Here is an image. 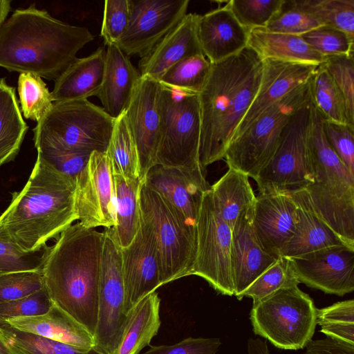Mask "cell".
Listing matches in <instances>:
<instances>
[{
    "label": "cell",
    "instance_id": "1",
    "mask_svg": "<svg viewBox=\"0 0 354 354\" xmlns=\"http://www.w3.org/2000/svg\"><path fill=\"white\" fill-rule=\"evenodd\" d=\"M93 39L87 28L62 21L34 5L19 8L0 28V66L55 80Z\"/></svg>",
    "mask_w": 354,
    "mask_h": 354
},
{
    "label": "cell",
    "instance_id": "2",
    "mask_svg": "<svg viewBox=\"0 0 354 354\" xmlns=\"http://www.w3.org/2000/svg\"><path fill=\"white\" fill-rule=\"evenodd\" d=\"M263 62L249 46L212 64L198 94L201 114L199 161L205 168L224 158L236 128L254 98Z\"/></svg>",
    "mask_w": 354,
    "mask_h": 354
},
{
    "label": "cell",
    "instance_id": "3",
    "mask_svg": "<svg viewBox=\"0 0 354 354\" xmlns=\"http://www.w3.org/2000/svg\"><path fill=\"white\" fill-rule=\"evenodd\" d=\"M103 232L72 224L50 247L43 268L44 288L52 301L94 337Z\"/></svg>",
    "mask_w": 354,
    "mask_h": 354
},
{
    "label": "cell",
    "instance_id": "4",
    "mask_svg": "<svg viewBox=\"0 0 354 354\" xmlns=\"http://www.w3.org/2000/svg\"><path fill=\"white\" fill-rule=\"evenodd\" d=\"M77 220L75 180L37 156L24 187L0 216V228L21 250L42 248Z\"/></svg>",
    "mask_w": 354,
    "mask_h": 354
},
{
    "label": "cell",
    "instance_id": "5",
    "mask_svg": "<svg viewBox=\"0 0 354 354\" xmlns=\"http://www.w3.org/2000/svg\"><path fill=\"white\" fill-rule=\"evenodd\" d=\"M323 120L312 104L310 144L314 181L306 189L320 217L347 245L354 246V174L330 145Z\"/></svg>",
    "mask_w": 354,
    "mask_h": 354
},
{
    "label": "cell",
    "instance_id": "6",
    "mask_svg": "<svg viewBox=\"0 0 354 354\" xmlns=\"http://www.w3.org/2000/svg\"><path fill=\"white\" fill-rule=\"evenodd\" d=\"M115 118L87 99L53 102L33 129L37 150L106 152Z\"/></svg>",
    "mask_w": 354,
    "mask_h": 354
},
{
    "label": "cell",
    "instance_id": "7",
    "mask_svg": "<svg viewBox=\"0 0 354 354\" xmlns=\"http://www.w3.org/2000/svg\"><path fill=\"white\" fill-rule=\"evenodd\" d=\"M311 79L269 106L248 129L232 140L223 158L228 167L254 180L257 178L276 153L292 117L312 104Z\"/></svg>",
    "mask_w": 354,
    "mask_h": 354
},
{
    "label": "cell",
    "instance_id": "8",
    "mask_svg": "<svg viewBox=\"0 0 354 354\" xmlns=\"http://www.w3.org/2000/svg\"><path fill=\"white\" fill-rule=\"evenodd\" d=\"M316 309L311 297L295 285L253 303L250 319L255 335L279 348L298 350L312 339Z\"/></svg>",
    "mask_w": 354,
    "mask_h": 354
},
{
    "label": "cell",
    "instance_id": "9",
    "mask_svg": "<svg viewBox=\"0 0 354 354\" xmlns=\"http://www.w3.org/2000/svg\"><path fill=\"white\" fill-rule=\"evenodd\" d=\"M158 106L160 140L156 165L204 169L199 161L201 114L198 94L160 82Z\"/></svg>",
    "mask_w": 354,
    "mask_h": 354
},
{
    "label": "cell",
    "instance_id": "10",
    "mask_svg": "<svg viewBox=\"0 0 354 354\" xmlns=\"http://www.w3.org/2000/svg\"><path fill=\"white\" fill-rule=\"evenodd\" d=\"M141 218L153 232L160 261V286L192 275L196 232L187 227L166 200L142 183L139 196Z\"/></svg>",
    "mask_w": 354,
    "mask_h": 354
},
{
    "label": "cell",
    "instance_id": "11",
    "mask_svg": "<svg viewBox=\"0 0 354 354\" xmlns=\"http://www.w3.org/2000/svg\"><path fill=\"white\" fill-rule=\"evenodd\" d=\"M311 104L295 114L286 126L276 153L254 180L259 194H289L313 183Z\"/></svg>",
    "mask_w": 354,
    "mask_h": 354
},
{
    "label": "cell",
    "instance_id": "12",
    "mask_svg": "<svg viewBox=\"0 0 354 354\" xmlns=\"http://www.w3.org/2000/svg\"><path fill=\"white\" fill-rule=\"evenodd\" d=\"M98 284L97 324L94 348L115 354L120 344L129 315L124 311V285L122 248L111 228H104Z\"/></svg>",
    "mask_w": 354,
    "mask_h": 354
},
{
    "label": "cell",
    "instance_id": "13",
    "mask_svg": "<svg viewBox=\"0 0 354 354\" xmlns=\"http://www.w3.org/2000/svg\"><path fill=\"white\" fill-rule=\"evenodd\" d=\"M232 227L216 210L211 189L203 198L196 225V252L192 275L203 278L218 293L234 295Z\"/></svg>",
    "mask_w": 354,
    "mask_h": 354
},
{
    "label": "cell",
    "instance_id": "14",
    "mask_svg": "<svg viewBox=\"0 0 354 354\" xmlns=\"http://www.w3.org/2000/svg\"><path fill=\"white\" fill-rule=\"evenodd\" d=\"M189 0H131L127 30L117 43L126 55L145 57L187 15Z\"/></svg>",
    "mask_w": 354,
    "mask_h": 354
},
{
    "label": "cell",
    "instance_id": "15",
    "mask_svg": "<svg viewBox=\"0 0 354 354\" xmlns=\"http://www.w3.org/2000/svg\"><path fill=\"white\" fill-rule=\"evenodd\" d=\"M75 209L79 223L86 227L115 225L112 169L106 152H92L76 178Z\"/></svg>",
    "mask_w": 354,
    "mask_h": 354
},
{
    "label": "cell",
    "instance_id": "16",
    "mask_svg": "<svg viewBox=\"0 0 354 354\" xmlns=\"http://www.w3.org/2000/svg\"><path fill=\"white\" fill-rule=\"evenodd\" d=\"M290 259L299 283L338 296L354 290V246H330Z\"/></svg>",
    "mask_w": 354,
    "mask_h": 354
},
{
    "label": "cell",
    "instance_id": "17",
    "mask_svg": "<svg viewBox=\"0 0 354 354\" xmlns=\"http://www.w3.org/2000/svg\"><path fill=\"white\" fill-rule=\"evenodd\" d=\"M204 171L156 165L143 183L166 200L187 227L196 232L203 195L210 189Z\"/></svg>",
    "mask_w": 354,
    "mask_h": 354
},
{
    "label": "cell",
    "instance_id": "18",
    "mask_svg": "<svg viewBox=\"0 0 354 354\" xmlns=\"http://www.w3.org/2000/svg\"><path fill=\"white\" fill-rule=\"evenodd\" d=\"M159 86L157 80L141 76L124 110L138 150L140 178L142 183L147 172L156 164L160 140Z\"/></svg>",
    "mask_w": 354,
    "mask_h": 354
},
{
    "label": "cell",
    "instance_id": "19",
    "mask_svg": "<svg viewBox=\"0 0 354 354\" xmlns=\"http://www.w3.org/2000/svg\"><path fill=\"white\" fill-rule=\"evenodd\" d=\"M124 285V311L129 315L143 298L160 286V261L149 225L141 218L140 227L133 241L122 248Z\"/></svg>",
    "mask_w": 354,
    "mask_h": 354
},
{
    "label": "cell",
    "instance_id": "20",
    "mask_svg": "<svg viewBox=\"0 0 354 354\" xmlns=\"http://www.w3.org/2000/svg\"><path fill=\"white\" fill-rule=\"evenodd\" d=\"M262 62L261 80L257 93L232 140L248 129L269 106L309 81L319 66L272 59Z\"/></svg>",
    "mask_w": 354,
    "mask_h": 354
},
{
    "label": "cell",
    "instance_id": "21",
    "mask_svg": "<svg viewBox=\"0 0 354 354\" xmlns=\"http://www.w3.org/2000/svg\"><path fill=\"white\" fill-rule=\"evenodd\" d=\"M297 207L290 194H259L252 213V226L262 248L277 259L294 234Z\"/></svg>",
    "mask_w": 354,
    "mask_h": 354
},
{
    "label": "cell",
    "instance_id": "22",
    "mask_svg": "<svg viewBox=\"0 0 354 354\" xmlns=\"http://www.w3.org/2000/svg\"><path fill=\"white\" fill-rule=\"evenodd\" d=\"M249 33L227 3L201 15L198 22L200 45L211 64L225 59L248 47Z\"/></svg>",
    "mask_w": 354,
    "mask_h": 354
},
{
    "label": "cell",
    "instance_id": "23",
    "mask_svg": "<svg viewBox=\"0 0 354 354\" xmlns=\"http://www.w3.org/2000/svg\"><path fill=\"white\" fill-rule=\"evenodd\" d=\"M201 15L187 13L181 21L138 63L141 76L158 80L171 66L183 59L203 54L198 37V22Z\"/></svg>",
    "mask_w": 354,
    "mask_h": 354
},
{
    "label": "cell",
    "instance_id": "24",
    "mask_svg": "<svg viewBox=\"0 0 354 354\" xmlns=\"http://www.w3.org/2000/svg\"><path fill=\"white\" fill-rule=\"evenodd\" d=\"M253 208L232 227V271L234 295L242 292L278 259L266 252L252 226Z\"/></svg>",
    "mask_w": 354,
    "mask_h": 354
},
{
    "label": "cell",
    "instance_id": "25",
    "mask_svg": "<svg viewBox=\"0 0 354 354\" xmlns=\"http://www.w3.org/2000/svg\"><path fill=\"white\" fill-rule=\"evenodd\" d=\"M289 194L297 207V221L281 257L290 259L330 246L347 245L317 214L306 189Z\"/></svg>",
    "mask_w": 354,
    "mask_h": 354
},
{
    "label": "cell",
    "instance_id": "26",
    "mask_svg": "<svg viewBox=\"0 0 354 354\" xmlns=\"http://www.w3.org/2000/svg\"><path fill=\"white\" fill-rule=\"evenodd\" d=\"M140 77L127 55L116 45L106 46L103 79L95 96L112 118L124 111Z\"/></svg>",
    "mask_w": 354,
    "mask_h": 354
},
{
    "label": "cell",
    "instance_id": "27",
    "mask_svg": "<svg viewBox=\"0 0 354 354\" xmlns=\"http://www.w3.org/2000/svg\"><path fill=\"white\" fill-rule=\"evenodd\" d=\"M5 322L19 330L82 350L94 347L93 337L87 330L54 303L44 314L11 318Z\"/></svg>",
    "mask_w": 354,
    "mask_h": 354
},
{
    "label": "cell",
    "instance_id": "28",
    "mask_svg": "<svg viewBox=\"0 0 354 354\" xmlns=\"http://www.w3.org/2000/svg\"><path fill=\"white\" fill-rule=\"evenodd\" d=\"M106 48L101 46L88 56L76 58L55 80L53 102L85 100L95 96L102 84Z\"/></svg>",
    "mask_w": 354,
    "mask_h": 354
},
{
    "label": "cell",
    "instance_id": "29",
    "mask_svg": "<svg viewBox=\"0 0 354 354\" xmlns=\"http://www.w3.org/2000/svg\"><path fill=\"white\" fill-rule=\"evenodd\" d=\"M248 46L261 60L272 59L319 65L325 59L301 35L272 32L263 28H255L250 31Z\"/></svg>",
    "mask_w": 354,
    "mask_h": 354
},
{
    "label": "cell",
    "instance_id": "30",
    "mask_svg": "<svg viewBox=\"0 0 354 354\" xmlns=\"http://www.w3.org/2000/svg\"><path fill=\"white\" fill-rule=\"evenodd\" d=\"M210 189L216 210L231 227L254 205L256 196L249 176L239 170L228 167Z\"/></svg>",
    "mask_w": 354,
    "mask_h": 354
},
{
    "label": "cell",
    "instance_id": "31",
    "mask_svg": "<svg viewBox=\"0 0 354 354\" xmlns=\"http://www.w3.org/2000/svg\"><path fill=\"white\" fill-rule=\"evenodd\" d=\"M115 200V225L110 227L121 248L128 246L137 234L141 223L140 178H126L112 173Z\"/></svg>",
    "mask_w": 354,
    "mask_h": 354
},
{
    "label": "cell",
    "instance_id": "32",
    "mask_svg": "<svg viewBox=\"0 0 354 354\" xmlns=\"http://www.w3.org/2000/svg\"><path fill=\"white\" fill-rule=\"evenodd\" d=\"M160 299L155 291L133 307L115 354H139L149 345L160 326Z\"/></svg>",
    "mask_w": 354,
    "mask_h": 354
},
{
    "label": "cell",
    "instance_id": "33",
    "mask_svg": "<svg viewBox=\"0 0 354 354\" xmlns=\"http://www.w3.org/2000/svg\"><path fill=\"white\" fill-rule=\"evenodd\" d=\"M28 129L15 88L0 78V167L18 154Z\"/></svg>",
    "mask_w": 354,
    "mask_h": 354
},
{
    "label": "cell",
    "instance_id": "34",
    "mask_svg": "<svg viewBox=\"0 0 354 354\" xmlns=\"http://www.w3.org/2000/svg\"><path fill=\"white\" fill-rule=\"evenodd\" d=\"M106 153L109 158L113 174L126 178H140L138 150L124 111L115 118Z\"/></svg>",
    "mask_w": 354,
    "mask_h": 354
},
{
    "label": "cell",
    "instance_id": "35",
    "mask_svg": "<svg viewBox=\"0 0 354 354\" xmlns=\"http://www.w3.org/2000/svg\"><path fill=\"white\" fill-rule=\"evenodd\" d=\"M311 91L312 104L324 120L352 126L341 92L321 64L312 77Z\"/></svg>",
    "mask_w": 354,
    "mask_h": 354
},
{
    "label": "cell",
    "instance_id": "36",
    "mask_svg": "<svg viewBox=\"0 0 354 354\" xmlns=\"http://www.w3.org/2000/svg\"><path fill=\"white\" fill-rule=\"evenodd\" d=\"M211 66V62L203 54H196L171 66L158 81L170 87L198 94L208 77Z\"/></svg>",
    "mask_w": 354,
    "mask_h": 354
},
{
    "label": "cell",
    "instance_id": "37",
    "mask_svg": "<svg viewBox=\"0 0 354 354\" xmlns=\"http://www.w3.org/2000/svg\"><path fill=\"white\" fill-rule=\"evenodd\" d=\"M322 26L339 30L354 39V0H297Z\"/></svg>",
    "mask_w": 354,
    "mask_h": 354
},
{
    "label": "cell",
    "instance_id": "38",
    "mask_svg": "<svg viewBox=\"0 0 354 354\" xmlns=\"http://www.w3.org/2000/svg\"><path fill=\"white\" fill-rule=\"evenodd\" d=\"M0 330L23 354H102L94 348L82 350L63 342L19 330L0 322Z\"/></svg>",
    "mask_w": 354,
    "mask_h": 354
},
{
    "label": "cell",
    "instance_id": "39",
    "mask_svg": "<svg viewBox=\"0 0 354 354\" xmlns=\"http://www.w3.org/2000/svg\"><path fill=\"white\" fill-rule=\"evenodd\" d=\"M316 322L327 337L354 344V300L316 309Z\"/></svg>",
    "mask_w": 354,
    "mask_h": 354
},
{
    "label": "cell",
    "instance_id": "40",
    "mask_svg": "<svg viewBox=\"0 0 354 354\" xmlns=\"http://www.w3.org/2000/svg\"><path fill=\"white\" fill-rule=\"evenodd\" d=\"M299 283L290 259L281 257L242 292L239 300L247 297L254 303L280 288Z\"/></svg>",
    "mask_w": 354,
    "mask_h": 354
},
{
    "label": "cell",
    "instance_id": "41",
    "mask_svg": "<svg viewBox=\"0 0 354 354\" xmlns=\"http://www.w3.org/2000/svg\"><path fill=\"white\" fill-rule=\"evenodd\" d=\"M46 244L31 252L21 250L0 228V275L18 272L42 271L50 252Z\"/></svg>",
    "mask_w": 354,
    "mask_h": 354
},
{
    "label": "cell",
    "instance_id": "42",
    "mask_svg": "<svg viewBox=\"0 0 354 354\" xmlns=\"http://www.w3.org/2000/svg\"><path fill=\"white\" fill-rule=\"evenodd\" d=\"M17 90L23 116L37 122L53 102L46 83L38 75L23 73L19 76Z\"/></svg>",
    "mask_w": 354,
    "mask_h": 354
},
{
    "label": "cell",
    "instance_id": "43",
    "mask_svg": "<svg viewBox=\"0 0 354 354\" xmlns=\"http://www.w3.org/2000/svg\"><path fill=\"white\" fill-rule=\"evenodd\" d=\"M319 26H323L303 9L297 0H284L279 11L263 29L272 32L301 35Z\"/></svg>",
    "mask_w": 354,
    "mask_h": 354
},
{
    "label": "cell",
    "instance_id": "44",
    "mask_svg": "<svg viewBox=\"0 0 354 354\" xmlns=\"http://www.w3.org/2000/svg\"><path fill=\"white\" fill-rule=\"evenodd\" d=\"M283 2L284 0H231L227 5L241 25L250 31L264 28Z\"/></svg>",
    "mask_w": 354,
    "mask_h": 354
},
{
    "label": "cell",
    "instance_id": "45",
    "mask_svg": "<svg viewBox=\"0 0 354 354\" xmlns=\"http://www.w3.org/2000/svg\"><path fill=\"white\" fill-rule=\"evenodd\" d=\"M321 65L331 76L341 92L346 105L350 124L354 127L353 54L325 57Z\"/></svg>",
    "mask_w": 354,
    "mask_h": 354
},
{
    "label": "cell",
    "instance_id": "46",
    "mask_svg": "<svg viewBox=\"0 0 354 354\" xmlns=\"http://www.w3.org/2000/svg\"><path fill=\"white\" fill-rule=\"evenodd\" d=\"M301 37L324 57L353 54L354 39L335 28L319 26Z\"/></svg>",
    "mask_w": 354,
    "mask_h": 354
},
{
    "label": "cell",
    "instance_id": "47",
    "mask_svg": "<svg viewBox=\"0 0 354 354\" xmlns=\"http://www.w3.org/2000/svg\"><path fill=\"white\" fill-rule=\"evenodd\" d=\"M131 0H106L100 35L106 46L116 45L128 27Z\"/></svg>",
    "mask_w": 354,
    "mask_h": 354
},
{
    "label": "cell",
    "instance_id": "48",
    "mask_svg": "<svg viewBox=\"0 0 354 354\" xmlns=\"http://www.w3.org/2000/svg\"><path fill=\"white\" fill-rule=\"evenodd\" d=\"M44 288L42 271H26L0 275V304L33 294Z\"/></svg>",
    "mask_w": 354,
    "mask_h": 354
},
{
    "label": "cell",
    "instance_id": "49",
    "mask_svg": "<svg viewBox=\"0 0 354 354\" xmlns=\"http://www.w3.org/2000/svg\"><path fill=\"white\" fill-rule=\"evenodd\" d=\"M45 288L25 297L0 304V322L46 313L53 304Z\"/></svg>",
    "mask_w": 354,
    "mask_h": 354
},
{
    "label": "cell",
    "instance_id": "50",
    "mask_svg": "<svg viewBox=\"0 0 354 354\" xmlns=\"http://www.w3.org/2000/svg\"><path fill=\"white\" fill-rule=\"evenodd\" d=\"M323 125L326 137L332 149L354 174V127L324 119Z\"/></svg>",
    "mask_w": 354,
    "mask_h": 354
},
{
    "label": "cell",
    "instance_id": "51",
    "mask_svg": "<svg viewBox=\"0 0 354 354\" xmlns=\"http://www.w3.org/2000/svg\"><path fill=\"white\" fill-rule=\"evenodd\" d=\"M91 153L37 150V156L52 167L76 180L86 167Z\"/></svg>",
    "mask_w": 354,
    "mask_h": 354
},
{
    "label": "cell",
    "instance_id": "52",
    "mask_svg": "<svg viewBox=\"0 0 354 354\" xmlns=\"http://www.w3.org/2000/svg\"><path fill=\"white\" fill-rule=\"evenodd\" d=\"M221 345L218 337H187L174 345L152 346L142 354H216Z\"/></svg>",
    "mask_w": 354,
    "mask_h": 354
},
{
    "label": "cell",
    "instance_id": "53",
    "mask_svg": "<svg viewBox=\"0 0 354 354\" xmlns=\"http://www.w3.org/2000/svg\"><path fill=\"white\" fill-rule=\"evenodd\" d=\"M305 348L304 354H354V344L329 337L311 339Z\"/></svg>",
    "mask_w": 354,
    "mask_h": 354
},
{
    "label": "cell",
    "instance_id": "54",
    "mask_svg": "<svg viewBox=\"0 0 354 354\" xmlns=\"http://www.w3.org/2000/svg\"><path fill=\"white\" fill-rule=\"evenodd\" d=\"M248 354H270L267 344L259 338H250L248 341Z\"/></svg>",
    "mask_w": 354,
    "mask_h": 354
},
{
    "label": "cell",
    "instance_id": "55",
    "mask_svg": "<svg viewBox=\"0 0 354 354\" xmlns=\"http://www.w3.org/2000/svg\"><path fill=\"white\" fill-rule=\"evenodd\" d=\"M0 354H23L12 345L0 330Z\"/></svg>",
    "mask_w": 354,
    "mask_h": 354
},
{
    "label": "cell",
    "instance_id": "56",
    "mask_svg": "<svg viewBox=\"0 0 354 354\" xmlns=\"http://www.w3.org/2000/svg\"><path fill=\"white\" fill-rule=\"evenodd\" d=\"M11 3L10 0H0V28L11 10Z\"/></svg>",
    "mask_w": 354,
    "mask_h": 354
}]
</instances>
